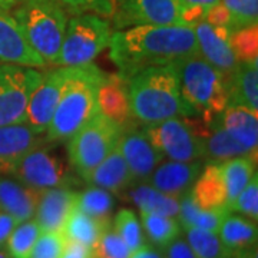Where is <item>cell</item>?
Masks as SVG:
<instances>
[{
	"label": "cell",
	"mask_w": 258,
	"mask_h": 258,
	"mask_svg": "<svg viewBox=\"0 0 258 258\" xmlns=\"http://www.w3.org/2000/svg\"><path fill=\"white\" fill-rule=\"evenodd\" d=\"M198 53L194 28L142 25L112 33L109 57L122 78L148 66L175 63Z\"/></svg>",
	"instance_id": "obj_1"
},
{
	"label": "cell",
	"mask_w": 258,
	"mask_h": 258,
	"mask_svg": "<svg viewBox=\"0 0 258 258\" xmlns=\"http://www.w3.org/2000/svg\"><path fill=\"white\" fill-rule=\"evenodd\" d=\"M132 119L144 125L195 116L181 95L175 63L148 66L125 78Z\"/></svg>",
	"instance_id": "obj_2"
},
{
	"label": "cell",
	"mask_w": 258,
	"mask_h": 258,
	"mask_svg": "<svg viewBox=\"0 0 258 258\" xmlns=\"http://www.w3.org/2000/svg\"><path fill=\"white\" fill-rule=\"evenodd\" d=\"M105 72L91 62L72 66L71 78L46 129V141L63 142L92 119L98 108V89Z\"/></svg>",
	"instance_id": "obj_3"
},
{
	"label": "cell",
	"mask_w": 258,
	"mask_h": 258,
	"mask_svg": "<svg viewBox=\"0 0 258 258\" xmlns=\"http://www.w3.org/2000/svg\"><path fill=\"white\" fill-rule=\"evenodd\" d=\"M181 95L195 116L210 123L228 106L222 74L200 53L175 62Z\"/></svg>",
	"instance_id": "obj_4"
},
{
	"label": "cell",
	"mask_w": 258,
	"mask_h": 258,
	"mask_svg": "<svg viewBox=\"0 0 258 258\" xmlns=\"http://www.w3.org/2000/svg\"><path fill=\"white\" fill-rule=\"evenodd\" d=\"M13 10L23 36L46 64L55 63L68 25V12L56 0H23Z\"/></svg>",
	"instance_id": "obj_5"
},
{
	"label": "cell",
	"mask_w": 258,
	"mask_h": 258,
	"mask_svg": "<svg viewBox=\"0 0 258 258\" xmlns=\"http://www.w3.org/2000/svg\"><path fill=\"white\" fill-rule=\"evenodd\" d=\"M123 128L102 113H96L68 139V161L83 181L95 166L118 147Z\"/></svg>",
	"instance_id": "obj_6"
},
{
	"label": "cell",
	"mask_w": 258,
	"mask_h": 258,
	"mask_svg": "<svg viewBox=\"0 0 258 258\" xmlns=\"http://www.w3.org/2000/svg\"><path fill=\"white\" fill-rule=\"evenodd\" d=\"M111 23L93 13L75 15L68 20L62 46L53 66H79L93 62L109 47Z\"/></svg>",
	"instance_id": "obj_7"
},
{
	"label": "cell",
	"mask_w": 258,
	"mask_h": 258,
	"mask_svg": "<svg viewBox=\"0 0 258 258\" xmlns=\"http://www.w3.org/2000/svg\"><path fill=\"white\" fill-rule=\"evenodd\" d=\"M13 176L37 191L50 188H74L78 184L69 161L59 154L56 142L49 141H45L30 151L19 164Z\"/></svg>",
	"instance_id": "obj_8"
},
{
	"label": "cell",
	"mask_w": 258,
	"mask_h": 258,
	"mask_svg": "<svg viewBox=\"0 0 258 258\" xmlns=\"http://www.w3.org/2000/svg\"><path fill=\"white\" fill-rule=\"evenodd\" d=\"M144 132L152 147L171 161L192 162L204 157L203 138L186 118H169L145 125Z\"/></svg>",
	"instance_id": "obj_9"
},
{
	"label": "cell",
	"mask_w": 258,
	"mask_h": 258,
	"mask_svg": "<svg viewBox=\"0 0 258 258\" xmlns=\"http://www.w3.org/2000/svg\"><path fill=\"white\" fill-rule=\"evenodd\" d=\"M42 76L35 68L0 63V126L25 122L30 95Z\"/></svg>",
	"instance_id": "obj_10"
},
{
	"label": "cell",
	"mask_w": 258,
	"mask_h": 258,
	"mask_svg": "<svg viewBox=\"0 0 258 258\" xmlns=\"http://www.w3.org/2000/svg\"><path fill=\"white\" fill-rule=\"evenodd\" d=\"M111 18L120 29L142 25L182 26L178 0H115Z\"/></svg>",
	"instance_id": "obj_11"
},
{
	"label": "cell",
	"mask_w": 258,
	"mask_h": 258,
	"mask_svg": "<svg viewBox=\"0 0 258 258\" xmlns=\"http://www.w3.org/2000/svg\"><path fill=\"white\" fill-rule=\"evenodd\" d=\"M71 74L72 66H56L55 69L43 74L42 81L30 95L25 123L36 134L42 135L46 132Z\"/></svg>",
	"instance_id": "obj_12"
},
{
	"label": "cell",
	"mask_w": 258,
	"mask_h": 258,
	"mask_svg": "<svg viewBox=\"0 0 258 258\" xmlns=\"http://www.w3.org/2000/svg\"><path fill=\"white\" fill-rule=\"evenodd\" d=\"M118 147L135 185L148 182L154 169L164 161V157L149 142L144 129L125 126Z\"/></svg>",
	"instance_id": "obj_13"
},
{
	"label": "cell",
	"mask_w": 258,
	"mask_h": 258,
	"mask_svg": "<svg viewBox=\"0 0 258 258\" xmlns=\"http://www.w3.org/2000/svg\"><path fill=\"white\" fill-rule=\"evenodd\" d=\"M194 33L198 45V53L215 69H218L224 78L232 74L240 62L231 49V29L214 26L203 20L194 26Z\"/></svg>",
	"instance_id": "obj_14"
},
{
	"label": "cell",
	"mask_w": 258,
	"mask_h": 258,
	"mask_svg": "<svg viewBox=\"0 0 258 258\" xmlns=\"http://www.w3.org/2000/svg\"><path fill=\"white\" fill-rule=\"evenodd\" d=\"M45 141L25 122L0 126V175L13 176L23 158Z\"/></svg>",
	"instance_id": "obj_15"
},
{
	"label": "cell",
	"mask_w": 258,
	"mask_h": 258,
	"mask_svg": "<svg viewBox=\"0 0 258 258\" xmlns=\"http://www.w3.org/2000/svg\"><path fill=\"white\" fill-rule=\"evenodd\" d=\"M0 63L43 69L46 62L29 46L16 19L0 8Z\"/></svg>",
	"instance_id": "obj_16"
},
{
	"label": "cell",
	"mask_w": 258,
	"mask_h": 258,
	"mask_svg": "<svg viewBox=\"0 0 258 258\" xmlns=\"http://www.w3.org/2000/svg\"><path fill=\"white\" fill-rule=\"evenodd\" d=\"M203 164L200 161L181 162V161H166L161 162L151 174L147 184L155 189L181 200V197L189 192L194 181L200 175Z\"/></svg>",
	"instance_id": "obj_17"
},
{
	"label": "cell",
	"mask_w": 258,
	"mask_h": 258,
	"mask_svg": "<svg viewBox=\"0 0 258 258\" xmlns=\"http://www.w3.org/2000/svg\"><path fill=\"white\" fill-rule=\"evenodd\" d=\"M78 191L72 188H50L40 192L35 220L42 231H62L64 221L76 205Z\"/></svg>",
	"instance_id": "obj_18"
},
{
	"label": "cell",
	"mask_w": 258,
	"mask_h": 258,
	"mask_svg": "<svg viewBox=\"0 0 258 258\" xmlns=\"http://www.w3.org/2000/svg\"><path fill=\"white\" fill-rule=\"evenodd\" d=\"M40 192L19 179L0 176V210L18 222L32 220L36 214Z\"/></svg>",
	"instance_id": "obj_19"
},
{
	"label": "cell",
	"mask_w": 258,
	"mask_h": 258,
	"mask_svg": "<svg viewBox=\"0 0 258 258\" xmlns=\"http://www.w3.org/2000/svg\"><path fill=\"white\" fill-rule=\"evenodd\" d=\"M99 113L109 118L122 128L128 126L131 116L128 86L125 78L118 75H105L98 89Z\"/></svg>",
	"instance_id": "obj_20"
},
{
	"label": "cell",
	"mask_w": 258,
	"mask_h": 258,
	"mask_svg": "<svg viewBox=\"0 0 258 258\" xmlns=\"http://www.w3.org/2000/svg\"><path fill=\"white\" fill-rule=\"evenodd\" d=\"M85 182L118 195H122L135 185L128 165L120 154L119 147L115 148L99 165L93 168L91 174L85 178Z\"/></svg>",
	"instance_id": "obj_21"
},
{
	"label": "cell",
	"mask_w": 258,
	"mask_h": 258,
	"mask_svg": "<svg viewBox=\"0 0 258 258\" xmlns=\"http://www.w3.org/2000/svg\"><path fill=\"white\" fill-rule=\"evenodd\" d=\"M228 106H245L258 112V60L238 63L234 72L224 78Z\"/></svg>",
	"instance_id": "obj_22"
},
{
	"label": "cell",
	"mask_w": 258,
	"mask_h": 258,
	"mask_svg": "<svg viewBox=\"0 0 258 258\" xmlns=\"http://www.w3.org/2000/svg\"><path fill=\"white\" fill-rule=\"evenodd\" d=\"M192 201L204 210L227 208V189L220 164H207L189 189Z\"/></svg>",
	"instance_id": "obj_23"
},
{
	"label": "cell",
	"mask_w": 258,
	"mask_h": 258,
	"mask_svg": "<svg viewBox=\"0 0 258 258\" xmlns=\"http://www.w3.org/2000/svg\"><path fill=\"white\" fill-rule=\"evenodd\" d=\"M218 119L232 138L238 141L252 157H257L258 112L245 106H227Z\"/></svg>",
	"instance_id": "obj_24"
},
{
	"label": "cell",
	"mask_w": 258,
	"mask_h": 258,
	"mask_svg": "<svg viewBox=\"0 0 258 258\" xmlns=\"http://www.w3.org/2000/svg\"><path fill=\"white\" fill-rule=\"evenodd\" d=\"M204 157L208 164H222L231 158L252 157L238 141L222 128L218 116L207 123V132L203 137ZM257 158V157H252Z\"/></svg>",
	"instance_id": "obj_25"
},
{
	"label": "cell",
	"mask_w": 258,
	"mask_h": 258,
	"mask_svg": "<svg viewBox=\"0 0 258 258\" xmlns=\"http://www.w3.org/2000/svg\"><path fill=\"white\" fill-rule=\"evenodd\" d=\"M218 235L222 244L234 255L238 251L257 245V221L241 215H231L230 212L222 221Z\"/></svg>",
	"instance_id": "obj_26"
},
{
	"label": "cell",
	"mask_w": 258,
	"mask_h": 258,
	"mask_svg": "<svg viewBox=\"0 0 258 258\" xmlns=\"http://www.w3.org/2000/svg\"><path fill=\"white\" fill-rule=\"evenodd\" d=\"M125 200L138 207L139 212H149L166 217H176L179 211V200L155 189L149 184H139L131 186L125 192Z\"/></svg>",
	"instance_id": "obj_27"
},
{
	"label": "cell",
	"mask_w": 258,
	"mask_h": 258,
	"mask_svg": "<svg viewBox=\"0 0 258 258\" xmlns=\"http://www.w3.org/2000/svg\"><path fill=\"white\" fill-rule=\"evenodd\" d=\"M230 214L228 208L218 210H204L194 203L189 192L181 197L179 211L176 220L181 224V228H200V230L218 232L222 221Z\"/></svg>",
	"instance_id": "obj_28"
},
{
	"label": "cell",
	"mask_w": 258,
	"mask_h": 258,
	"mask_svg": "<svg viewBox=\"0 0 258 258\" xmlns=\"http://www.w3.org/2000/svg\"><path fill=\"white\" fill-rule=\"evenodd\" d=\"M222 169V176L227 189V208L230 210L231 204L240 195V192L247 186L251 178L255 175L257 158L237 157L220 164Z\"/></svg>",
	"instance_id": "obj_29"
},
{
	"label": "cell",
	"mask_w": 258,
	"mask_h": 258,
	"mask_svg": "<svg viewBox=\"0 0 258 258\" xmlns=\"http://www.w3.org/2000/svg\"><path fill=\"white\" fill-rule=\"evenodd\" d=\"M106 227H109V225H105L98 220L89 217L88 214L78 210L75 205L68 220L64 221L62 234L66 241H74L81 245H85L86 248L92 249L95 242L99 238L101 232Z\"/></svg>",
	"instance_id": "obj_30"
},
{
	"label": "cell",
	"mask_w": 258,
	"mask_h": 258,
	"mask_svg": "<svg viewBox=\"0 0 258 258\" xmlns=\"http://www.w3.org/2000/svg\"><path fill=\"white\" fill-rule=\"evenodd\" d=\"M115 200L109 191L91 185L76 195V208L105 225H111Z\"/></svg>",
	"instance_id": "obj_31"
},
{
	"label": "cell",
	"mask_w": 258,
	"mask_h": 258,
	"mask_svg": "<svg viewBox=\"0 0 258 258\" xmlns=\"http://www.w3.org/2000/svg\"><path fill=\"white\" fill-rule=\"evenodd\" d=\"M141 225L151 244L159 249L166 247L181 234V224L176 217L141 212Z\"/></svg>",
	"instance_id": "obj_32"
},
{
	"label": "cell",
	"mask_w": 258,
	"mask_h": 258,
	"mask_svg": "<svg viewBox=\"0 0 258 258\" xmlns=\"http://www.w3.org/2000/svg\"><path fill=\"white\" fill-rule=\"evenodd\" d=\"M185 240L189 244L195 258H231L232 254L222 244L218 232L184 228Z\"/></svg>",
	"instance_id": "obj_33"
},
{
	"label": "cell",
	"mask_w": 258,
	"mask_h": 258,
	"mask_svg": "<svg viewBox=\"0 0 258 258\" xmlns=\"http://www.w3.org/2000/svg\"><path fill=\"white\" fill-rule=\"evenodd\" d=\"M40 234L42 230L35 218L19 222L5 242V248L12 258H29Z\"/></svg>",
	"instance_id": "obj_34"
},
{
	"label": "cell",
	"mask_w": 258,
	"mask_h": 258,
	"mask_svg": "<svg viewBox=\"0 0 258 258\" xmlns=\"http://www.w3.org/2000/svg\"><path fill=\"white\" fill-rule=\"evenodd\" d=\"M230 45L240 63L258 60V26H247L231 30Z\"/></svg>",
	"instance_id": "obj_35"
},
{
	"label": "cell",
	"mask_w": 258,
	"mask_h": 258,
	"mask_svg": "<svg viewBox=\"0 0 258 258\" xmlns=\"http://www.w3.org/2000/svg\"><path fill=\"white\" fill-rule=\"evenodd\" d=\"M113 230L128 245L131 252L145 244L141 221L137 214L129 208H122L116 212V215L113 217Z\"/></svg>",
	"instance_id": "obj_36"
},
{
	"label": "cell",
	"mask_w": 258,
	"mask_h": 258,
	"mask_svg": "<svg viewBox=\"0 0 258 258\" xmlns=\"http://www.w3.org/2000/svg\"><path fill=\"white\" fill-rule=\"evenodd\" d=\"M91 251L93 258H129L131 255V249L112 225L102 231Z\"/></svg>",
	"instance_id": "obj_37"
},
{
	"label": "cell",
	"mask_w": 258,
	"mask_h": 258,
	"mask_svg": "<svg viewBox=\"0 0 258 258\" xmlns=\"http://www.w3.org/2000/svg\"><path fill=\"white\" fill-rule=\"evenodd\" d=\"M231 16V30L257 25L258 0H220Z\"/></svg>",
	"instance_id": "obj_38"
},
{
	"label": "cell",
	"mask_w": 258,
	"mask_h": 258,
	"mask_svg": "<svg viewBox=\"0 0 258 258\" xmlns=\"http://www.w3.org/2000/svg\"><path fill=\"white\" fill-rule=\"evenodd\" d=\"M66 240L62 231H42L29 258H60Z\"/></svg>",
	"instance_id": "obj_39"
},
{
	"label": "cell",
	"mask_w": 258,
	"mask_h": 258,
	"mask_svg": "<svg viewBox=\"0 0 258 258\" xmlns=\"http://www.w3.org/2000/svg\"><path fill=\"white\" fill-rule=\"evenodd\" d=\"M230 212H240L242 217H247L252 221L258 220V176L251 178L247 186L231 204Z\"/></svg>",
	"instance_id": "obj_40"
},
{
	"label": "cell",
	"mask_w": 258,
	"mask_h": 258,
	"mask_svg": "<svg viewBox=\"0 0 258 258\" xmlns=\"http://www.w3.org/2000/svg\"><path fill=\"white\" fill-rule=\"evenodd\" d=\"M66 12L75 15L93 13L102 18H111L115 0H56Z\"/></svg>",
	"instance_id": "obj_41"
},
{
	"label": "cell",
	"mask_w": 258,
	"mask_h": 258,
	"mask_svg": "<svg viewBox=\"0 0 258 258\" xmlns=\"http://www.w3.org/2000/svg\"><path fill=\"white\" fill-rule=\"evenodd\" d=\"M164 258H195L189 244L184 238H175L162 248Z\"/></svg>",
	"instance_id": "obj_42"
},
{
	"label": "cell",
	"mask_w": 258,
	"mask_h": 258,
	"mask_svg": "<svg viewBox=\"0 0 258 258\" xmlns=\"http://www.w3.org/2000/svg\"><path fill=\"white\" fill-rule=\"evenodd\" d=\"M205 22L211 23L214 26H224V28L231 29V16L228 13L227 8L222 5L221 2L211 6L210 9L207 10V15H205Z\"/></svg>",
	"instance_id": "obj_43"
},
{
	"label": "cell",
	"mask_w": 258,
	"mask_h": 258,
	"mask_svg": "<svg viewBox=\"0 0 258 258\" xmlns=\"http://www.w3.org/2000/svg\"><path fill=\"white\" fill-rule=\"evenodd\" d=\"M60 258H93L92 251L74 241H66L63 254Z\"/></svg>",
	"instance_id": "obj_44"
},
{
	"label": "cell",
	"mask_w": 258,
	"mask_h": 258,
	"mask_svg": "<svg viewBox=\"0 0 258 258\" xmlns=\"http://www.w3.org/2000/svg\"><path fill=\"white\" fill-rule=\"evenodd\" d=\"M19 222L5 211L0 210V245H5L6 240L9 238L10 232L15 230Z\"/></svg>",
	"instance_id": "obj_45"
},
{
	"label": "cell",
	"mask_w": 258,
	"mask_h": 258,
	"mask_svg": "<svg viewBox=\"0 0 258 258\" xmlns=\"http://www.w3.org/2000/svg\"><path fill=\"white\" fill-rule=\"evenodd\" d=\"M129 258H164V254L152 244H144L138 249L132 251Z\"/></svg>",
	"instance_id": "obj_46"
},
{
	"label": "cell",
	"mask_w": 258,
	"mask_h": 258,
	"mask_svg": "<svg viewBox=\"0 0 258 258\" xmlns=\"http://www.w3.org/2000/svg\"><path fill=\"white\" fill-rule=\"evenodd\" d=\"M181 8H188V6H200L204 9H210L211 6L220 3V0H178Z\"/></svg>",
	"instance_id": "obj_47"
},
{
	"label": "cell",
	"mask_w": 258,
	"mask_h": 258,
	"mask_svg": "<svg viewBox=\"0 0 258 258\" xmlns=\"http://www.w3.org/2000/svg\"><path fill=\"white\" fill-rule=\"evenodd\" d=\"M231 258H258L257 245H255V247H251V248L238 251V252H235Z\"/></svg>",
	"instance_id": "obj_48"
},
{
	"label": "cell",
	"mask_w": 258,
	"mask_h": 258,
	"mask_svg": "<svg viewBox=\"0 0 258 258\" xmlns=\"http://www.w3.org/2000/svg\"><path fill=\"white\" fill-rule=\"evenodd\" d=\"M23 0H0V8L6 10L15 9L18 6L19 3H22Z\"/></svg>",
	"instance_id": "obj_49"
},
{
	"label": "cell",
	"mask_w": 258,
	"mask_h": 258,
	"mask_svg": "<svg viewBox=\"0 0 258 258\" xmlns=\"http://www.w3.org/2000/svg\"><path fill=\"white\" fill-rule=\"evenodd\" d=\"M0 258H12L8 252V249L5 248V245H0Z\"/></svg>",
	"instance_id": "obj_50"
}]
</instances>
